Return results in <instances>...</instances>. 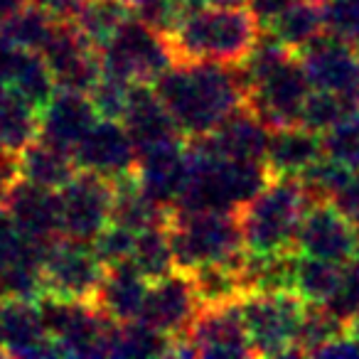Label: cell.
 <instances>
[{
    "mask_svg": "<svg viewBox=\"0 0 359 359\" xmlns=\"http://www.w3.org/2000/svg\"><path fill=\"white\" fill-rule=\"evenodd\" d=\"M153 86L185 138L212 133L246 99L241 67L219 62H175Z\"/></svg>",
    "mask_w": 359,
    "mask_h": 359,
    "instance_id": "obj_1",
    "label": "cell"
},
{
    "mask_svg": "<svg viewBox=\"0 0 359 359\" xmlns=\"http://www.w3.org/2000/svg\"><path fill=\"white\" fill-rule=\"evenodd\" d=\"M264 27L241 6H202L170 32L177 62L241 65Z\"/></svg>",
    "mask_w": 359,
    "mask_h": 359,
    "instance_id": "obj_2",
    "label": "cell"
},
{
    "mask_svg": "<svg viewBox=\"0 0 359 359\" xmlns=\"http://www.w3.org/2000/svg\"><path fill=\"white\" fill-rule=\"evenodd\" d=\"M310 195L298 177H273L251 202L239 210L241 236L246 254H283L295 251L303 215Z\"/></svg>",
    "mask_w": 359,
    "mask_h": 359,
    "instance_id": "obj_3",
    "label": "cell"
},
{
    "mask_svg": "<svg viewBox=\"0 0 359 359\" xmlns=\"http://www.w3.org/2000/svg\"><path fill=\"white\" fill-rule=\"evenodd\" d=\"M175 264L195 271L212 264H231L246 256L239 212H175L168 222Z\"/></svg>",
    "mask_w": 359,
    "mask_h": 359,
    "instance_id": "obj_4",
    "label": "cell"
},
{
    "mask_svg": "<svg viewBox=\"0 0 359 359\" xmlns=\"http://www.w3.org/2000/svg\"><path fill=\"white\" fill-rule=\"evenodd\" d=\"M99 52L106 74L126 79L128 84H155L177 62L170 37L140 20L135 13Z\"/></svg>",
    "mask_w": 359,
    "mask_h": 359,
    "instance_id": "obj_5",
    "label": "cell"
},
{
    "mask_svg": "<svg viewBox=\"0 0 359 359\" xmlns=\"http://www.w3.org/2000/svg\"><path fill=\"white\" fill-rule=\"evenodd\" d=\"M305 305L298 290H249L241 295V315L254 352L261 357L293 354Z\"/></svg>",
    "mask_w": 359,
    "mask_h": 359,
    "instance_id": "obj_6",
    "label": "cell"
},
{
    "mask_svg": "<svg viewBox=\"0 0 359 359\" xmlns=\"http://www.w3.org/2000/svg\"><path fill=\"white\" fill-rule=\"evenodd\" d=\"M40 305L62 357H109L114 320L106 318L94 300L42 295Z\"/></svg>",
    "mask_w": 359,
    "mask_h": 359,
    "instance_id": "obj_7",
    "label": "cell"
},
{
    "mask_svg": "<svg viewBox=\"0 0 359 359\" xmlns=\"http://www.w3.org/2000/svg\"><path fill=\"white\" fill-rule=\"evenodd\" d=\"M249 330L241 315V298L202 305L190 330L175 337L172 357H254Z\"/></svg>",
    "mask_w": 359,
    "mask_h": 359,
    "instance_id": "obj_8",
    "label": "cell"
},
{
    "mask_svg": "<svg viewBox=\"0 0 359 359\" xmlns=\"http://www.w3.org/2000/svg\"><path fill=\"white\" fill-rule=\"evenodd\" d=\"M104 276L106 264L99 259L91 241L57 236L47 244L42 259V295L94 300Z\"/></svg>",
    "mask_w": 359,
    "mask_h": 359,
    "instance_id": "obj_9",
    "label": "cell"
},
{
    "mask_svg": "<svg viewBox=\"0 0 359 359\" xmlns=\"http://www.w3.org/2000/svg\"><path fill=\"white\" fill-rule=\"evenodd\" d=\"M60 192L62 236L94 241L111 224L114 212V180L91 170H76Z\"/></svg>",
    "mask_w": 359,
    "mask_h": 359,
    "instance_id": "obj_10",
    "label": "cell"
},
{
    "mask_svg": "<svg viewBox=\"0 0 359 359\" xmlns=\"http://www.w3.org/2000/svg\"><path fill=\"white\" fill-rule=\"evenodd\" d=\"M313 84L305 74L300 57L295 55L278 69L266 74L264 79L246 86L244 104L259 116L271 128H285V126H298L303 116V106L308 101Z\"/></svg>",
    "mask_w": 359,
    "mask_h": 359,
    "instance_id": "obj_11",
    "label": "cell"
},
{
    "mask_svg": "<svg viewBox=\"0 0 359 359\" xmlns=\"http://www.w3.org/2000/svg\"><path fill=\"white\" fill-rule=\"evenodd\" d=\"M295 251L334 264H352L359 259L357 226L332 200H315L300 222Z\"/></svg>",
    "mask_w": 359,
    "mask_h": 359,
    "instance_id": "obj_12",
    "label": "cell"
},
{
    "mask_svg": "<svg viewBox=\"0 0 359 359\" xmlns=\"http://www.w3.org/2000/svg\"><path fill=\"white\" fill-rule=\"evenodd\" d=\"M42 57L55 74L57 89L89 94L104 72L101 52L76 30L74 22H57Z\"/></svg>",
    "mask_w": 359,
    "mask_h": 359,
    "instance_id": "obj_13",
    "label": "cell"
},
{
    "mask_svg": "<svg viewBox=\"0 0 359 359\" xmlns=\"http://www.w3.org/2000/svg\"><path fill=\"white\" fill-rule=\"evenodd\" d=\"M298 57L313 89L334 91L359 101V50L352 42L323 32Z\"/></svg>",
    "mask_w": 359,
    "mask_h": 359,
    "instance_id": "obj_14",
    "label": "cell"
},
{
    "mask_svg": "<svg viewBox=\"0 0 359 359\" xmlns=\"http://www.w3.org/2000/svg\"><path fill=\"white\" fill-rule=\"evenodd\" d=\"M133 172L140 187L155 202L175 207L190 175V153H187L185 135L138 150V163Z\"/></svg>",
    "mask_w": 359,
    "mask_h": 359,
    "instance_id": "obj_15",
    "label": "cell"
},
{
    "mask_svg": "<svg viewBox=\"0 0 359 359\" xmlns=\"http://www.w3.org/2000/svg\"><path fill=\"white\" fill-rule=\"evenodd\" d=\"M202 300L187 271H172L163 278L153 280L145 298V308L140 318L168 332L170 337H182L197 318Z\"/></svg>",
    "mask_w": 359,
    "mask_h": 359,
    "instance_id": "obj_16",
    "label": "cell"
},
{
    "mask_svg": "<svg viewBox=\"0 0 359 359\" xmlns=\"http://www.w3.org/2000/svg\"><path fill=\"white\" fill-rule=\"evenodd\" d=\"M74 160L81 170H91L109 180H118L135 170L138 148L121 121L99 118L76 145Z\"/></svg>",
    "mask_w": 359,
    "mask_h": 359,
    "instance_id": "obj_17",
    "label": "cell"
},
{
    "mask_svg": "<svg viewBox=\"0 0 359 359\" xmlns=\"http://www.w3.org/2000/svg\"><path fill=\"white\" fill-rule=\"evenodd\" d=\"M0 327L6 334L8 357H62L45 325L40 298H6L0 303Z\"/></svg>",
    "mask_w": 359,
    "mask_h": 359,
    "instance_id": "obj_18",
    "label": "cell"
},
{
    "mask_svg": "<svg viewBox=\"0 0 359 359\" xmlns=\"http://www.w3.org/2000/svg\"><path fill=\"white\" fill-rule=\"evenodd\" d=\"M6 215L25 231L27 236L40 241H52L62 236L60 192L32 185L18 177L3 197Z\"/></svg>",
    "mask_w": 359,
    "mask_h": 359,
    "instance_id": "obj_19",
    "label": "cell"
},
{
    "mask_svg": "<svg viewBox=\"0 0 359 359\" xmlns=\"http://www.w3.org/2000/svg\"><path fill=\"white\" fill-rule=\"evenodd\" d=\"M99 121L89 94L72 89H57L55 96L40 111V138L62 150L74 153L91 126Z\"/></svg>",
    "mask_w": 359,
    "mask_h": 359,
    "instance_id": "obj_20",
    "label": "cell"
},
{
    "mask_svg": "<svg viewBox=\"0 0 359 359\" xmlns=\"http://www.w3.org/2000/svg\"><path fill=\"white\" fill-rule=\"evenodd\" d=\"M121 123L126 126L138 150L172 138H182V130L177 128L172 114L163 104L153 84H133Z\"/></svg>",
    "mask_w": 359,
    "mask_h": 359,
    "instance_id": "obj_21",
    "label": "cell"
},
{
    "mask_svg": "<svg viewBox=\"0 0 359 359\" xmlns=\"http://www.w3.org/2000/svg\"><path fill=\"white\" fill-rule=\"evenodd\" d=\"M271 128L269 123L259 118L249 106H239L231 116H226L212 133H207V143L217 150V153L226 155V158H239V160H264L269 153L271 143Z\"/></svg>",
    "mask_w": 359,
    "mask_h": 359,
    "instance_id": "obj_22",
    "label": "cell"
},
{
    "mask_svg": "<svg viewBox=\"0 0 359 359\" xmlns=\"http://www.w3.org/2000/svg\"><path fill=\"white\" fill-rule=\"evenodd\" d=\"M150 280L128 261V264L106 269V276L101 280V288L96 293L94 303L114 323H128V320H138L143 315Z\"/></svg>",
    "mask_w": 359,
    "mask_h": 359,
    "instance_id": "obj_23",
    "label": "cell"
},
{
    "mask_svg": "<svg viewBox=\"0 0 359 359\" xmlns=\"http://www.w3.org/2000/svg\"><path fill=\"white\" fill-rule=\"evenodd\" d=\"M323 155V135L300 123L285 126V128H276L271 133L266 165L273 177H300Z\"/></svg>",
    "mask_w": 359,
    "mask_h": 359,
    "instance_id": "obj_24",
    "label": "cell"
},
{
    "mask_svg": "<svg viewBox=\"0 0 359 359\" xmlns=\"http://www.w3.org/2000/svg\"><path fill=\"white\" fill-rule=\"evenodd\" d=\"M170 217H172V207L155 202L140 187L135 172L114 180V212H111L114 224L128 226L133 231H143L150 229V226L168 224Z\"/></svg>",
    "mask_w": 359,
    "mask_h": 359,
    "instance_id": "obj_25",
    "label": "cell"
},
{
    "mask_svg": "<svg viewBox=\"0 0 359 359\" xmlns=\"http://www.w3.org/2000/svg\"><path fill=\"white\" fill-rule=\"evenodd\" d=\"M18 170H20V177L32 185L47 187V190H62L76 175L79 165L74 160V153L37 138L18 155Z\"/></svg>",
    "mask_w": 359,
    "mask_h": 359,
    "instance_id": "obj_26",
    "label": "cell"
},
{
    "mask_svg": "<svg viewBox=\"0 0 359 359\" xmlns=\"http://www.w3.org/2000/svg\"><path fill=\"white\" fill-rule=\"evenodd\" d=\"M40 138V111L27 104L15 89L0 86V145L20 155L32 140Z\"/></svg>",
    "mask_w": 359,
    "mask_h": 359,
    "instance_id": "obj_27",
    "label": "cell"
},
{
    "mask_svg": "<svg viewBox=\"0 0 359 359\" xmlns=\"http://www.w3.org/2000/svg\"><path fill=\"white\" fill-rule=\"evenodd\" d=\"M175 337L145 323L143 318L114 323L109 339V357H172Z\"/></svg>",
    "mask_w": 359,
    "mask_h": 359,
    "instance_id": "obj_28",
    "label": "cell"
},
{
    "mask_svg": "<svg viewBox=\"0 0 359 359\" xmlns=\"http://www.w3.org/2000/svg\"><path fill=\"white\" fill-rule=\"evenodd\" d=\"M264 30H269L280 45L300 55L310 42H315L325 32L323 6L315 0H298Z\"/></svg>",
    "mask_w": 359,
    "mask_h": 359,
    "instance_id": "obj_29",
    "label": "cell"
},
{
    "mask_svg": "<svg viewBox=\"0 0 359 359\" xmlns=\"http://www.w3.org/2000/svg\"><path fill=\"white\" fill-rule=\"evenodd\" d=\"M347 273V264L313 259V256H298L295 269V290L303 295L305 303L327 305L339 293Z\"/></svg>",
    "mask_w": 359,
    "mask_h": 359,
    "instance_id": "obj_30",
    "label": "cell"
},
{
    "mask_svg": "<svg viewBox=\"0 0 359 359\" xmlns=\"http://www.w3.org/2000/svg\"><path fill=\"white\" fill-rule=\"evenodd\" d=\"M130 15H133V6L128 0H86L72 22L96 50H101Z\"/></svg>",
    "mask_w": 359,
    "mask_h": 359,
    "instance_id": "obj_31",
    "label": "cell"
},
{
    "mask_svg": "<svg viewBox=\"0 0 359 359\" xmlns=\"http://www.w3.org/2000/svg\"><path fill=\"white\" fill-rule=\"evenodd\" d=\"M130 264L153 283V280L163 278V276L177 271L172 254V241H170L168 224L150 226V229L138 231L135 236V249Z\"/></svg>",
    "mask_w": 359,
    "mask_h": 359,
    "instance_id": "obj_32",
    "label": "cell"
},
{
    "mask_svg": "<svg viewBox=\"0 0 359 359\" xmlns=\"http://www.w3.org/2000/svg\"><path fill=\"white\" fill-rule=\"evenodd\" d=\"M342 334H347V323L342 318H337L325 305L308 303L305 305L293 354H310L313 357L323 344H327L334 337H342Z\"/></svg>",
    "mask_w": 359,
    "mask_h": 359,
    "instance_id": "obj_33",
    "label": "cell"
},
{
    "mask_svg": "<svg viewBox=\"0 0 359 359\" xmlns=\"http://www.w3.org/2000/svg\"><path fill=\"white\" fill-rule=\"evenodd\" d=\"M11 89H15L18 94H20L27 104L35 106L37 111L45 109L47 101L55 96L57 81L40 52H25L20 67H18L15 76H13V81H11Z\"/></svg>",
    "mask_w": 359,
    "mask_h": 359,
    "instance_id": "obj_34",
    "label": "cell"
},
{
    "mask_svg": "<svg viewBox=\"0 0 359 359\" xmlns=\"http://www.w3.org/2000/svg\"><path fill=\"white\" fill-rule=\"evenodd\" d=\"M359 101L349 99V96L334 94V91L313 89L303 106V116H300V126L315 130V133H327L334 123L344 118L352 109H357Z\"/></svg>",
    "mask_w": 359,
    "mask_h": 359,
    "instance_id": "obj_35",
    "label": "cell"
},
{
    "mask_svg": "<svg viewBox=\"0 0 359 359\" xmlns=\"http://www.w3.org/2000/svg\"><path fill=\"white\" fill-rule=\"evenodd\" d=\"M55 25H57V20L47 15L42 8L27 6L20 15L13 18V20L0 27V30H3V35H6L8 40L15 42L18 47L30 50V52H40L42 55L45 45L50 42L52 32H55Z\"/></svg>",
    "mask_w": 359,
    "mask_h": 359,
    "instance_id": "obj_36",
    "label": "cell"
},
{
    "mask_svg": "<svg viewBox=\"0 0 359 359\" xmlns=\"http://www.w3.org/2000/svg\"><path fill=\"white\" fill-rule=\"evenodd\" d=\"M352 175H354L352 168L342 165L339 160L330 158V155H323V158L315 160L298 180L303 182L310 200L315 202V200H334V197L347 187Z\"/></svg>",
    "mask_w": 359,
    "mask_h": 359,
    "instance_id": "obj_37",
    "label": "cell"
},
{
    "mask_svg": "<svg viewBox=\"0 0 359 359\" xmlns=\"http://www.w3.org/2000/svg\"><path fill=\"white\" fill-rule=\"evenodd\" d=\"M325 155L339 160L342 165L359 170V106L352 109L339 123H334L327 133H323Z\"/></svg>",
    "mask_w": 359,
    "mask_h": 359,
    "instance_id": "obj_38",
    "label": "cell"
},
{
    "mask_svg": "<svg viewBox=\"0 0 359 359\" xmlns=\"http://www.w3.org/2000/svg\"><path fill=\"white\" fill-rule=\"evenodd\" d=\"M130 89H133V84H128L126 79H118V76L101 72L99 81L89 91V99L94 104L99 118H116V121L123 118V111L130 99Z\"/></svg>",
    "mask_w": 359,
    "mask_h": 359,
    "instance_id": "obj_39",
    "label": "cell"
},
{
    "mask_svg": "<svg viewBox=\"0 0 359 359\" xmlns=\"http://www.w3.org/2000/svg\"><path fill=\"white\" fill-rule=\"evenodd\" d=\"M325 32L359 47V0H325Z\"/></svg>",
    "mask_w": 359,
    "mask_h": 359,
    "instance_id": "obj_40",
    "label": "cell"
},
{
    "mask_svg": "<svg viewBox=\"0 0 359 359\" xmlns=\"http://www.w3.org/2000/svg\"><path fill=\"white\" fill-rule=\"evenodd\" d=\"M135 236L138 231L128 229V226H121L111 222L106 229H101V234L96 236L91 244H94L99 259L109 266H118V264H128L133 259V249H135Z\"/></svg>",
    "mask_w": 359,
    "mask_h": 359,
    "instance_id": "obj_41",
    "label": "cell"
},
{
    "mask_svg": "<svg viewBox=\"0 0 359 359\" xmlns=\"http://www.w3.org/2000/svg\"><path fill=\"white\" fill-rule=\"evenodd\" d=\"M325 308H330L337 318H342L344 323H349L354 315H359V259L347 264L342 288H339V293L334 295Z\"/></svg>",
    "mask_w": 359,
    "mask_h": 359,
    "instance_id": "obj_42",
    "label": "cell"
},
{
    "mask_svg": "<svg viewBox=\"0 0 359 359\" xmlns=\"http://www.w3.org/2000/svg\"><path fill=\"white\" fill-rule=\"evenodd\" d=\"M298 0H246L251 15L259 20L261 27H269L276 18H280L290 6H295Z\"/></svg>",
    "mask_w": 359,
    "mask_h": 359,
    "instance_id": "obj_43",
    "label": "cell"
},
{
    "mask_svg": "<svg viewBox=\"0 0 359 359\" xmlns=\"http://www.w3.org/2000/svg\"><path fill=\"white\" fill-rule=\"evenodd\" d=\"M86 0H32V6L42 8L50 18H55L57 22H72L79 11L84 8Z\"/></svg>",
    "mask_w": 359,
    "mask_h": 359,
    "instance_id": "obj_44",
    "label": "cell"
},
{
    "mask_svg": "<svg viewBox=\"0 0 359 359\" xmlns=\"http://www.w3.org/2000/svg\"><path fill=\"white\" fill-rule=\"evenodd\" d=\"M27 6H32V0H0V27L20 15Z\"/></svg>",
    "mask_w": 359,
    "mask_h": 359,
    "instance_id": "obj_45",
    "label": "cell"
},
{
    "mask_svg": "<svg viewBox=\"0 0 359 359\" xmlns=\"http://www.w3.org/2000/svg\"><path fill=\"white\" fill-rule=\"evenodd\" d=\"M347 334L354 339V344L359 347V315H354V318L347 323Z\"/></svg>",
    "mask_w": 359,
    "mask_h": 359,
    "instance_id": "obj_46",
    "label": "cell"
},
{
    "mask_svg": "<svg viewBox=\"0 0 359 359\" xmlns=\"http://www.w3.org/2000/svg\"><path fill=\"white\" fill-rule=\"evenodd\" d=\"M207 6H241L246 0H205Z\"/></svg>",
    "mask_w": 359,
    "mask_h": 359,
    "instance_id": "obj_47",
    "label": "cell"
},
{
    "mask_svg": "<svg viewBox=\"0 0 359 359\" xmlns=\"http://www.w3.org/2000/svg\"><path fill=\"white\" fill-rule=\"evenodd\" d=\"M3 354H8V349H6V334H3V327H0V357Z\"/></svg>",
    "mask_w": 359,
    "mask_h": 359,
    "instance_id": "obj_48",
    "label": "cell"
},
{
    "mask_svg": "<svg viewBox=\"0 0 359 359\" xmlns=\"http://www.w3.org/2000/svg\"><path fill=\"white\" fill-rule=\"evenodd\" d=\"M6 298H8V295H6V288H3V280H0V303H3Z\"/></svg>",
    "mask_w": 359,
    "mask_h": 359,
    "instance_id": "obj_49",
    "label": "cell"
},
{
    "mask_svg": "<svg viewBox=\"0 0 359 359\" xmlns=\"http://www.w3.org/2000/svg\"><path fill=\"white\" fill-rule=\"evenodd\" d=\"M315 3H320V6H323V3H325V0H315Z\"/></svg>",
    "mask_w": 359,
    "mask_h": 359,
    "instance_id": "obj_50",
    "label": "cell"
},
{
    "mask_svg": "<svg viewBox=\"0 0 359 359\" xmlns=\"http://www.w3.org/2000/svg\"><path fill=\"white\" fill-rule=\"evenodd\" d=\"M357 50H359V47H357Z\"/></svg>",
    "mask_w": 359,
    "mask_h": 359,
    "instance_id": "obj_51",
    "label": "cell"
}]
</instances>
